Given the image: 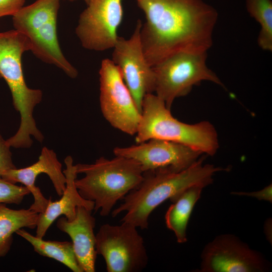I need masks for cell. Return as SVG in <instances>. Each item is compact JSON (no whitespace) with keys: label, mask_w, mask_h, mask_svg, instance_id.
Segmentation results:
<instances>
[{"label":"cell","mask_w":272,"mask_h":272,"mask_svg":"<svg viewBox=\"0 0 272 272\" xmlns=\"http://www.w3.org/2000/svg\"><path fill=\"white\" fill-rule=\"evenodd\" d=\"M100 105L105 119L116 129L130 135L137 133L141 112L111 59L102 60L99 72Z\"/></svg>","instance_id":"obj_9"},{"label":"cell","mask_w":272,"mask_h":272,"mask_svg":"<svg viewBox=\"0 0 272 272\" xmlns=\"http://www.w3.org/2000/svg\"><path fill=\"white\" fill-rule=\"evenodd\" d=\"M249 15L259 24L257 37L259 47L264 51H272V2L271 0H245Z\"/></svg>","instance_id":"obj_20"},{"label":"cell","mask_w":272,"mask_h":272,"mask_svg":"<svg viewBox=\"0 0 272 272\" xmlns=\"http://www.w3.org/2000/svg\"><path fill=\"white\" fill-rule=\"evenodd\" d=\"M30 193L25 186H18L0 177V203L20 204Z\"/></svg>","instance_id":"obj_21"},{"label":"cell","mask_w":272,"mask_h":272,"mask_svg":"<svg viewBox=\"0 0 272 272\" xmlns=\"http://www.w3.org/2000/svg\"><path fill=\"white\" fill-rule=\"evenodd\" d=\"M71 2H73V1H77V0H69ZM85 3L87 5L88 4V2H89V0H83Z\"/></svg>","instance_id":"obj_25"},{"label":"cell","mask_w":272,"mask_h":272,"mask_svg":"<svg viewBox=\"0 0 272 272\" xmlns=\"http://www.w3.org/2000/svg\"><path fill=\"white\" fill-rule=\"evenodd\" d=\"M30 49L29 39L20 32L14 29L0 33V78L8 84L14 107L21 116L18 131L6 140L15 148H29L33 143L31 135L39 142L44 139L33 115L35 107L42 100V92L27 86L22 69V55Z\"/></svg>","instance_id":"obj_3"},{"label":"cell","mask_w":272,"mask_h":272,"mask_svg":"<svg viewBox=\"0 0 272 272\" xmlns=\"http://www.w3.org/2000/svg\"><path fill=\"white\" fill-rule=\"evenodd\" d=\"M122 0H89L80 14L76 33L82 46L102 51L113 48L123 17Z\"/></svg>","instance_id":"obj_11"},{"label":"cell","mask_w":272,"mask_h":272,"mask_svg":"<svg viewBox=\"0 0 272 272\" xmlns=\"http://www.w3.org/2000/svg\"><path fill=\"white\" fill-rule=\"evenodd\" d=\"M128 223L102 225L96 234L97 254L105 260L108 272H139L148 263L142 236Z\"/></svg>","instance_id":"obj_8"},{"label":"cell","mask_w":272,"mask_h":272,"mask_svg":"<svg viewBox=\"0 0 272 272\" xmlns=\"http://www.w3.org/2000/svg\"><path fill=\"white\" fill-rule=\"evenodd\" d=\"M76 165L75 184L81 196L94 203V210L108 216L117 202L135 188L143 178L140 164L133 159L115 156L111 159L101 157L94 163Z\"/></svg>","instance_id":"obj_4"},{"label":"cell","mask_w":272,"mask_h":272,"mask_svg":"<svg viewBox=\"0 0 272 272\" xmlns=\"http://www.w3.org/2000/svg\"><path fill=\"white\" fill-rule=\"evenodd\" d=\"M39 213L30 209L14 210L0 203V258L10 251L13 235L19 229L36 228Z\"/></svg>","instance_id":"obj_18"},{"label":"cell","mask_w":272,"mask_h":272,"mask_svg":"<svg viewBox=\"0 0 272 272\" xmlns=\"http://www.w3.org/2000/svg\"><path fill=\"white\" fill-rule=\"evenodd\" d=\"M146 22L140 30L145 56L153 67L180 52H207L218 14L203 0H135Z\"/></svg>","instance_id":"obj_1"},{"label":"cell","mask_w":272,"mask_h":272,"mask_svg":"<svg viewBox=\"0 0 272 272\" xmlns=\"http://www.w3.org/2000/svg\"><path fill=\"white\" fill-rule=\"evenodd\" d=\"M199 158L188 168L179 172L157 169L143 172L140 184L122 200L123 202L112 211V217L122 212L121 222L128 223L142 230L148 229L152 212L168 199L172 200L187 188L194 185L205 187L213 182V176L226 169L203 164Z\"/></svg>","instance_id":"obj_2"},{"label":"cell","mask_w":272,"mask_h":272,"mask_svg":"<svg viewBox=\"0 0 272 272\" xmlns=\"http://www.w3.org/2000/svg\"><path fill=\"white\" fill-rule=\"evenodd\" d=\"M115 156L138 162L143 172L157 169L179 172L195 162L201 153L186 146L160 139H151L126 147H115Z\"/></svg>","instance_id":"obj_13"},{"label":"cell","mask_w":272,"mask_h":272,"mask_svg":"<svg viewBox=\"0 0 272 272\" xmlns=\"http://www.w3.org/2000/svg\"><path fill=\"white\" fill-rule=\"evenodd\" d=\"M142 22L138 20L128 39L119 37L114 47L111 60L117 66L121 77L142 111L144 97L155 91V75L143 49L140 30Z\"/></svg>","instance_id":"obj_10"},{"label":"cell","mask_w":272,"mask_h":272,"mask_svg":"<svg viewBox=\"0 0 272 272\" xmlns=\"http://www.w3.org/2000/svg\"><path fill=\"white\" fill-rule=\"evenodd\" d=\"M64 162L65 169L63 172L66 178L65 188L59 200L53 201L50 197L45 211L39 214L35 236L40 238L44 237L50 226L61 215L69 221L73 220L76 217L77 207L83 206L94 210V202L83 198L75 186V181L78 174L72 157L67 156Z\"/></svg>","instance_id":"obj_16"},{"label":"cell","mask_w":272,"mask_h":272,"mask_svg":"<svg viewBox=\"0 0 272 272\" xmlns=\"http://www.w3.org/2000/svg\"><path fill=\"white\" fill-rule=\"evenodd\" d=\"M10 148L0 132V177L7 170L16 168L13 162Z\"/></svg>","instance_id":"obj_22"},{"label":"cell","mask_w":272,"mask_h":272,"mask_svg":"<svg viewBox=\"0 0 272 272\" xmlns=\"http://www.w3.org/2000/svg\"><path fill=\"white\" fill-rule=\"evenodd\" d=\"M92 211L84 207L78 206L73 220L69 221L65 217H61L56 222L57 228L71 238L76 258L84 272L95 271L97 254L94 229L96 219Z\"/></svg>","instance_id":"obj_15"},{"label":"cell","mask_w":272,"mask_h":272,"mask_svg":"<svg viewBox=\"0 0 272 272\" xmlns=\"http://www.w3.org/2000/svg\"><path fill=\"white\" fill-rule=\"evenodd\" d=\"M59 8V0H36L13 15V23L15 30L28 37L30 51L35 56L44 62L55 65L74 79L78 72L63 55L58 41Z\"/></svg>","instance_id":"obj_6"},{"label":"cell","mask_w":272,"mask_h":272,"mask_svg":"<svg viewBox=\"0 0 272 272\" xmlns=\"http://www.w3.org/2000/svg\"><path fill=\"white\" fill-rule=\"evenodd\" d=\"M267 262L257 251L232 234L216 237L203 248L201 272H263Z\"/></svg>","instance_id":"obj_12"},{"label":"cell","mask_w":272,"mask_h":272,"mask_svg":"<svg viewBox=\"0 0 272 272\" xmlns=\"http://www.w3.org/2000/svg\"><path fill=\"white\" fill-rule=\"evenodd\" d=\"M203 188L202 186L198 185L191 186L171 200L173 203L165 214V223L167 228L174 232L179 243L187 241V224L193 207L200 198Z\"/></svg>","instance_id":"obj_17"},{"label":"cell","mask_w":272,"mask_h":272,"mask_svg":"<svg viewBox=\"0 0 272 272\" xmlns=\"http://www.w3.org/2000/svg\"><path fill=\"white\" fill-rule=\"evenodd\" d=\"M231 194L237 195L251 196L259 200H265L270 202L272 201V186L269 184L262 189L254 192H233Z\"/></svg>","instance_id":"obj_24"},{"label":"cell","mask_w":272,"mask_h":272,"mask_svg":"<svg viewBox=\"0 0 272 272\" xmlns=\"http://www.w3.org/2000/svg\"><path fill=\"white\" fill-rule=\"evenodd\" d=\"M16 233L27 241L40 255L54 259L74 272H84L78 263L72 242L44 240L24 228L19 229Z\"/></svg>","instance_id":"obj_19"},{"label":"cell","mask_w":272,"mask_h":272,"mask_svg":"<svg viewBox=\"0 0 272 272\" xmlns=\"http://www.w3.org/2000/svg\"><path fill=\"white\" fill-rule=\"evenodd\" d=\"M41 173L48 175L56 193L61 196L66 186V178L62 171V165L55 153L46 147L42 148L36 162L25 168L7 170L1 178L13 184L21 183L26 187L34 198L29 209L39 214L45 211L49 201L35 185L37 176Z\"/></svg>","instance_id":"obj_14"},{"label":"cell","mask_w":272,"mask_h":272,"mask_svg":"<svg viewBox=\"0 0 272 272\" xmlns=\"http://www.w3.org/2000/svg\"><path fill=\"white\" fill-rule=\"evenodd\" d=\"M135 135L136 144L160 139L179 143L210 156L215 155L219 147L218 134L212 124L207 121L188 124L178 120L164 102L153 93L147 94L143 99Z\"/></svg>","instance_id":"obj_5"},{"label":"cell","mask_w":272,"mask_h":272,"mask_svg":"<svg viewBox=\"0 0 272 272\" xmlns=\"http://www.w3.org/2000/svg\"><path fill=\"white\" fill-rule=\"evenodd\" d=\"M207 52H180L153 66L155 92L170 109L175 99L187 95L193 87L207 81L224 86L207 64Z\"/></svg>","instance_id":"obj_7"},{"label":"cell","mask_w":272,"mask_h":272,"mask_svg":"<svg viewBox=\"0 0 272 272\" xmlns=\"http://www.w3.org/2000/svg\"><path fill=\"white\" fill-rule=\"evenodd\" d=\"M26 0H0V17L14 15L21 9Z\"/></svg>","instance_id":"obj_23"}]
</instances>
